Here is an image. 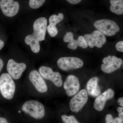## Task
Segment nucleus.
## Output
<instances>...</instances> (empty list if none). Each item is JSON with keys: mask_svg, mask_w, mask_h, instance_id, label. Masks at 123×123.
Wrapping results in <instances>:
<instances>
[{"mask_svg": "<svg viewBox=\"0 0 123 123\" xmlns=\"http://www.w3.org/2000/svg\"><path fill=\"white\" fill-rule=\"evenodd\" d=\"M15 90V84L12 78L9 74H2L0 77V92L2 96L6 99H12Z\"/></svg>", "mask_w": 123, "mask_h": 123, "instance_id": "1", "label": "nucleus"}, {"mask_svg": "<svg viewBox=\"0 0 123 123\" xmlns=\"http://www.w3.org/2000/svg\"><path fill=\"white\" fill-rule=\"evenodd\" d=\"M22 109L24 112L36 119L43 118L45 115L44 105L41 103L35 100H29L25 102Z\"/></svg>", "mask_w": 123, "mask_h": 123, "instance_id": "2", "label": "nucleus"}, {"mask_svg": "<svg viewBox=\"0 0 123 123\" xmlns=\"http://www.w3.org/2000/svg\"><path fill=\"white\" fill-rule=\"evenodd\" d=\"M94 25L104 35H114L119 31L120 28L114 21L108 19H102L94 22Z\"/></svg>", "mask_w": 123, "mask_h": 123, "instance_id": "3", "label": "nucleus"}, {"mask_svg": "<svg viewBox=\"0 0 123 123\" xmlns=\"http://www.w3.org/2000/svg\"><path fill=\"white\" fill-rule=\"evenodd\" d=\"M59 68L64 71L80 68L83 66L84 62L80 59L75 57H61L57 60Z\"/></svg>", "mask_w": 123, "mask_h": 123, "instance_id": "4", "label": "nucleus"}, {"mask_svg": "<svg viewBox=\"0 0 123 123\" xmlns=\"http://www.w3.org/2000/svg\"><path fill=\"white\" fill-rule=\"evenodd\" d=\"M88 101V94L85 89L80 91L70 100L69 106L72 111L77 113L82 110Z\"/></svg>", "mask_w": 123, "mask_h": 123, "instance_id": "5", "label": "nucleus"}, {"mask_svg": "<svg viewBox=\"0 0 123 123\" xmlns=\"http://www.w3.org/2000/svg\"><path fill=\"white\" fill-rule=\"evenodd\" d=\"M39 71L43 78L51 81L57 87H61L63 85L61 75L58 72H53L52 69L46 66H41Z\"/></svg>", "mask_w": 123, "mask_h": 123, "instance_id": "6", "label": "nucleus"}, {"mask_svg": "<svg viewBox=\"0 0 123 123\" xmlns=\"http://www.w3.org/2000/svg\"><path fill=\"white\" fill-rule=\"evenodd\" d=\"M83 37L91 48L94 47L101 48L106 41L105 36L98 30L94 31L91 34H86Z\"/></svg>", "mask_w": 123, "mask_h": 123, "instance_id": "7", "label": "nucleus"}, {"mask_svg": "<svg viewBox=\"0 0 123 123\" xmlns=\"http://www.w3.org/2000/svg\"><path fill=\"white\" fill-rule=\"evenodd\" d=\"M101 66L103 72L110 74L119 69L123 64V61L115 56L109 55L104 58Z\"/></svg>", "mask_w": 123, "mask_h": 123, "instance_id": "8", "label": "nucleus"}, {"mask_svg": "<svg viewBox=\"0 0 123 123\" xmlns=\"http://www.w3.org/2000/svg\"><path fill=\"white\" fill-rule=\"evenodd\" d=\"M0 8L5 16L12 17L15 16L18 12L20 5L18 2L14 0H1Z\"/></svg>", "mask_w": 123, "mask_h": 123, "instance_id": "9", "label": "nucleus"}, {"mask_svg": "<svg viewBox=\"0 0 123 123\" xmlns=\"http://www.w3.org/2000/svg\"><path fill=\"white\" fill-rule=\"evenodd\" d=\"M26 68V65L24 63H17L12 59L8 61L7 71L10 76L15 80L20 79Z\"/></svg>", "mask_w": 123, "mask_h": 123, "instance_id": "10", "label": "nucleus"}, {"mask_svg": "<svg viewBox=\"0 0 123 123\" xmlns=\"http://www.w3.org/2000/svg\"><path fill=\"white\" fill-rule=\"evenodd\" d=\"M47 25V20L44 17L39 18L34 23L33 34L40 42L45 39Z\"/></svg>", "mask_w": 123, "mask_h": 123, "instance_id": "11", "label": "nucleus"}, {"mask_svg": "<svg viewBox=\"0 0 123 123\" xmlns=\"http://www.w3.org/2000/svg\"><path fill=\"white\" fill-rule=\"evenodd\" d=\"M80 88L79 79L75 75H70L67 77L64 84V88L66 94L72 97L78 93Z\"/></svg>", "mask_w": 123, "mask_h": 123, "instance_id": "12", "label": "nucleus"}, {"mask_svg": "<svg viewBox=\"0 0 123 123\" xmlns=\"http://www.w3.org/2000/svg\"><path fill=\"white\" fill-rule=\"evenodd\" d=\"M29 78L35 88L39 92L45 93L47 91L48 86L43 77L37 70L31 71Z\"/></svg>", "mask_w": 123, "mask_h": 123, "instance_id": "13", "label": "nucleus"}, {"mask_svg": "<svg viewBox=\"0 0 123 123\" xmlns=\"http://www.w3.org/2000/svg\"><path fill=\"white\" fill-rule=\"evenodd\" d=\"M114 91L110 88L98 95L94 103V107L95 110L98 111H102L105 107L106 101L112 98L114 96Z\"/></svg>", "mask_w": 123, "mask_h": 123, "instance_id": "14", "label": "nucleus"}, {"mask_svg": "<svg viewBox=\"0 0 123 123\" xmlns=\"http://www.w3.org/2000/svg\"><path fill=\"white\" fill-rule=\"evenodd\" d=\"M98 78L94 77L91 78L87 82V91L88 94L92 97H98L101 93V89L98 85Z\"/></svg>", "mask_w": 123, "mask_h": 123, "instance_id": "15", "label": "nucleus"}, {"mask_svg": "<svg viewBox=\"0 0 123 123\" xmlns=\"http://www.w3.org/2000/svg\"><path fill=\"white\" fill-rule=\"evenodd\" d=\"M40 41L33 34L26 36L25 38L26 44L29 45L34 53H37L40 50Z\"/></svg>", "mask_w": 123, "mask_h": 123, "instance_id": "16", "label": "nucleus"}, {"mask_svg": "<svg viewBox=\"0 0 123 123\" xmlns=\"http://www.w3.org/2000/svg\"><path fill=\"white\" fill-rule=\"evenodd\" d=\"M111 11L117 14L122 15L123 14V0H110Z\"/></svg>", "mask_w": 123, "mask_h": 123, "instance_id": "17", "label": "nucleus"}, {"mask_svg": "<svg viewBox=\"0 0 123 123\" xmlns=\"http://www.w3.org/2000/svg\"><path fill=\"white\" fill-rule=\"evenodd\" d=\"M63 39L65 42L69 43L68 45V48L75 50L79 46L78 39L75 40L74 39L73 34L72 32L66 33L64 36Z\"/></svg>", "mask_w": 123, "mask_h": 123, "instance_id": "18", "label": "nucleus"}, {"mask_svg": "<svg viewBox=\"0 0 123 123\" xmlns=\"http://www.w3.org/2000/svg\"><path fill=\"white\" fill-rule=\"evenodd\" d=\"M64 15L63 13H60L58 15L53 14L51 15L49 18V22L50 24L52 25L56 26L57 24L61 22L63 20Z\"/></svg>", "mask_w": 123, "mask_h": 123, "instance_id": "19", "label": "nucleus"}, {"mask_svg": "<svg viewBox=\"0 0 123 123\" xmlns=\"http://www.w3.org/2000/svg\"><path fill=\"white\" fill-rule=\"evenodd\" d=\"M46 0H29V5L31 8H39L44 4Z\"/></svg>", "mask_w": 123, "mask_h": 123, "instance_id": "20", "label": "nucleus"}, {"mask_svg": "<svg viewBox=\"0 0 123 123\" xmlns=\"http://www.w3.org/2000/svg\"><path fill=\"white\" fill-rule=\"evenodd\" d=\"M61 119L63 123H80L73 116L63 115L61 116Z\"/></svg>", "mask_w": 123, "mask_h": 123, "instance_id": "21", "label": "nucleus"}, {"mask_svg": "<svg viewBox=\"0 0 123 123\" xmlns=\"http://www.w3.org/2000/svg\"><path fill=\"white\" fill-rule=\"evenodd\" d=\"M47 29L49 35L51 37H55L58 34V30L56 26L49 24L47 27Z\"/></svg>", "mask_w": 123, "mask_h": 123, "instance_id": "22", "label": "nucleus"}, {"mask_svg": "<svg viewBox=\"0 0 123 123\" xmlns=\"http://www.w3.org/2000/svg\"><path fill=\"white\" fill-rule=\"evenodd\" d=\"M79 42V46L81 48L86 49L88 47V45L83 36H79L78 38Z\"/></svg>", "mask_w": 123, "mask_h": 123, "instance_id": "23", "label": "nucleus"}, {"mask_svg": "<svg viewBox=\"0 0 123 123\" xmlns=\"http://www.w3.org/2000/svg\"><path fill=\"white\" fill-rule=\"evenodd\" d=\"M116 48L117 51L123 52V41L119 42L116 45Z\"/></svg>", "mask_w": 123, "mask_h": 123, "instance_id": "24", "label": "nucleus"}, {"mask_svg": "<svg viewBox=\"0 0 123 123\" xmlns=\"http://www.w3.org/2000/svg\"><path fill=\"white\" fill-rule=\"evenodd\" d=\"M113 119L114 118L112 115L108 114L106 116V123H113Z\"/></svg>", "mask_w": 123, "mask_h": 123, "instance_id": "25", "label": "nucleus"}, {"mask_svg": "<svg viewBox=\"0 0 123 123\" xmlns=\"http://www.w3.org/2000/svg\"><path fill=\"white\" fill-rule=\"evenodd\" d=\"M117 111L119 113V118L123 120V108L118 107L117 109Z\"/></svg>", "mask_w": 123, "mask_h": 123, "instance_id": "26", "label": "nucleus"}, {"mask_svg": "<svg viewBox=\"0 0 123 123\" xmlns=\"http://www.w3.org/2000/svg\"><path fill=\"white\" fill-rule=\"evenodd\" d=\"M68 2L72 4H76L81 1L82 0H66Z\"/></svg>", "mask_w": 123, "mask_h": 123, "instance_id": "27", "label": "nucleus"}, {"mask_svg": "<svg viewBox=\"0 0 123 123\" xmlns=\"http://www.w3.org/2000/svg\"><path fill=\"white\" fill-rule=\"evenodd\" d=\"M123 120H122L119 117H116L113 119V123H123Z\"/></svg>", "mask_w": 123, "mask_h": 123, "instance_id": "28", "label": "nucleus"}, {"mask_svg": "<svg viewBox=\"0 0 123 123\" xmlns=\"http://www.w3.org/2000/svg\"><path fill=\"white\" fill-rule=\"evenodd\" d=\"M118 103L119 105L121 106L122 107L123 106V97L119 98L118 100Z\"/></svg>", "mask_w": 123, "mask_h": 123, "instance_id": "29", "label": "nucleus"}, {"mask_svg": "<svg viewBox=\"0 0 123 123\" xmlns=\"http://www.w3.org/2000/svg\"><path fill=\"white\" fill-rule=\"evenodd\" d=\"M0 123H9L6 119L2 117H0Z\"/></svg>", "mask_w": 123, "mask_h": 123, "instance_id": "30", "label": "nucleus"}, {"mask_svg": "<svg viewBox=\"0 0 123 123\" xmlns=\"http://www.w3.org/2000/svg\"><path fill=\"white\" fill-rule=\"evenodd\" d=\"M4 66V62L0 58V72H1Z\"/></svg>", "mask_w": 123, "mask_h": 123, "instance_id": "31", "label": "nucleus"}, {"mask_svg": "<svg viewBox=\"0 0 123 123\" xmlns=\"http://www.w3.org/2000/svg\"><path fill=\"white\" fill-rule=\"evenodd\" d=\"M4 41L0 39V50L4 47Z\"/></svg>", "mask_w": 123, "mask_h": 123, "instance_id": "32", "label": "nucleus"}, {"mask_svg": "<svg viewBox=\"0 0 123 123\" xmlns=\"http://www.w3.org/2000/svg\"><path fill=\"white\" fill-rule=\"evenodd\" d=\"M19 113H20V112H21V111H19Z\"/></svg>", "mask_w": 123, "mask_h": 123, "instance_id": "33", "label": "nucleus"}]
</instances>
